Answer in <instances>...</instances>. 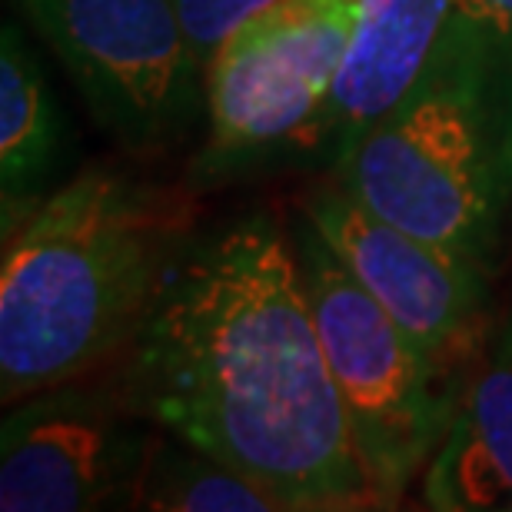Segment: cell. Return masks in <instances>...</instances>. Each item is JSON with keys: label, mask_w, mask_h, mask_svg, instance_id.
<instances>
[{"label": "cell", "mask_w": 512, "mask_h": 512, "mask_svg": "<svg viewBox=\"0 0 512 512\" xmlns=\"http://www.w3.org/2000/svg\"><path fill=\"white\" fill-rule=\"evenodd\" d=\"M137 343L143 406L286 506H376L303 286L266 217L233 223L167 266Z\"/></svg>", "instance_id": "cell-1"}, {"label": "cell", "mask_w": 512, "mask_h": 512, "mask_svg": "<svg viewBox=\"0 0 512 512\" xmlns=\"http://www.w3.org/2000/svg\"><path fill=\"white\" fill-rule=\"evenodd\" d=\"M167 207L90 170L20 227L0 273L4 403L70 383L140 333L163 283Z\"/></svg>", "instance_id": "cell-2"}, {"label": "cell", "mask_w": 512, "mask_h": 512, "mask_svg": "<svg viewBox=\"0 0 512 512\" xmlns=\"http://www.w3.org/2000/svg\"><path fill=\"white\" fill-rule=\"evenodd\" d=\"M489 40L449 24L416 87L340 157V187L396 227L476 263L503 153L489 130Z\"/></svg>", "instance_id": "cell-3"}, {"label": "cell", "mask_w": 512, "mask_h": 512, "mask_svg": "<svg viewBox=\"0 0 512 512\" xmlns=\"http://www.w3.org/2000/svg\"><path fill=\"white\" fill-rule=\"evenodd\" d=\"M300 270L370 493L376 506H396L433 459L456 396L439 393V363L363 290L313 223L300 240Z\"/></svg>", "instance_id": "cell-4"}, {"label": "cell", "mask_w": 512, "mask_h": 512, "mask_svg": "<svg viewBox=\"0 0 512 512\" xmlns=\"http://www.w3.org/2000/svg\"><path fill=\"white\" fill-rule=\"evenodd\" d=\"M17 7L120 140L153 147L197 114L203 64L177 0H17Z\"/></svg>", "instance_id": "cell-5"}, {"label": "cell", "mask_w": 512, "mask_h": 512, "mask_svg": "<svg viewBox=\"0 0 512 512\" xmlns=\"http://www.w3.org/2000/svg\"><path fill=\"white\" fill-rule=\"evenodd\" d=\"M360 0H273L207 64L213 150L240 153L316 130L350 50Z\"/></svg>", "instance_id": "cell-6"}, {"label": "cell", "mask_w": 512, "mask_h": 512, "mask_svg": "<svg viewBox=\"0 0 512 512\" xmlns=\"http://www.w3.org/2000/svg\"><path fill=\"white\" fill-rule=\"evenodd\" d=\"M150 449L107 399L70 383L40 389L17 399L0 426V509L133 506Z\"/></svg>", "instance_id": "cell-7"}, {"label": "cell", "mask_w": 512, "mask_h": 512, "mask_svg": "<svg viewBox=\"0 0 512 512\" xmlns=\"http://www.w3.org/2000/svg\"><path fill=\"white\" fill-rule=\"evenodd\" d=\"M306 220L426 356L443 363L466 346L479 303L473 260L376 217L343 187L320 193Z\"/></svg>", "instance_id": "cell-8"}, {"label": "cell", "mask_w": 512, "mask_h": 512, "mask_svg": "<svg viewBox=\"0 0 512 512\" xmlns=\"http://www.w3.org/2000/svg\"><path fill=\"white\" fill-rule=\"evenodd\" d=\"M453 0H360L353 40L316 133L336 143V160L386 117L443 44Z\"/></svg>", "instance_id": "cell-9"}, {"label": "cell", "mask_w": 512, "mask_h": 512, "mask_svg": "<svg viewBox=\"0 0 512 512\" xmlns=\"http://www.w3.org/2000/svg\"><path fill=\"white\" fill-rule=\"evenodd\" d=\"M429 509L476 512L512 503V340L456 393L446 433L423 469Z\"/></svg>", "instance_id": "cell-10"}, {"label": "cell", "mask_w": 512, "mask_h": 512, "mask_svg": "<svg viewBox=\"0 0 512 512\" xmlns=\"http://www.w3.org/2000/svg\"><path fill=\"white\" fill-rule=\"evenodd\" d=\"M60 120L44 70L14 27L0 37V187L4 220L37 193L57 157Z\"/></svg>", "instance_id": "cell-11"}, {"label": "cell", "mask_w": 512, "mask_h": 512, "mask_svg": "<svg viewBox=\"0 0 512 512\" xmlns=\"http://www.w3.org/2000/svg\"><path fill=\"white\" fill-rule=\"evenodd\" d=\"M133 506L167 512H286L266 486L193 446L190 453L150 449Z\"/></svg>", "instance_id": "cell-12"}, {"label": "cell", "mask_w": 512, "mask_h": 512, "mask_svg": "<svg viewBox=\"0 0 512 512\" xmlns=\"http://www.w3.org/2000/svg\"><path fill=\"white\" fill-rule=\"evenodd\" d=\"M266 4H273V0H177L183 30H187L193 54L203 64V74H207V64L223 40Z\"/></svg>", "instance_id": "cell-13"}, {"label": "cell", "mask_w": 512, "mask_h": 512, "mask_svg": "<svg viewBox=\"0 0 512 512\" xmlns=\"http://www.w3.org/2000/svg\"><path fill=\"white\" fill-rule=\"evenodd\" d=\"M453 27L493 40H512V0H453Z\"/></svg>", "instance_id": "cell-14"}, {"label": "cell", "mask_w": 512, "mask_h": 512, "mask_svg": "<svg viewBox=\"0 0 512 512\" xmlns=\"http://www.w3.org/2000/svg\"><path fill=\"white\" fill-rule=\"evenodd\" d=\"M503 183L506 187H512V127H509V140H506V147H503Z\"/></svg>", "instance_id": "cell-15"}, {"label": "cell", "mask_w": 512, "mask_h": 512, "mask_svg": "<svg viewBox=\"0 0 512 512\" xmlns=\"http://www.w3.org/2000/svg\"><path fill=\"white\" fill-rule=\"evenodd\" d=\"M509 509H512V503H509Z\"/></svg>", "instance_id": "cell-16"}]
</instances>
